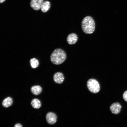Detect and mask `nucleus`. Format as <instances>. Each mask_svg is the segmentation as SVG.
Masks as SVG:
<instances>
[{"label": "nucleus", "mask_w": 127, "mask_h": 127, "mask_svg": "<svg viewBox=\"0 0 127 127\" xmlns=\"http://www.w3.org/2000/svg\"><path fill=\"white\" fill-rule=\"evenodd\" d=\"M81 27L84 33L87 34H92L94 32L95 29L94 20L91 16H86L82 21Z\"/></svg>", "instance_id": "nucleus-2"}, {"label": "nucleus", "mask_w": 127, "mask_h": 127, "mask_svg": "<svg viewBox=\"0 0 127 127\" xmlns=\"http://www.w3.org/2000/svg\"><path fill=\"white\" fill-rule=\"evenodd\" d=\"M31 90L32 93L34 95H38L40 94L42 91V88L39 85H35L32 86Z\"/></svg>", "instance_id": "nucleus-10"}, {"label": "nucleus", "mask_w": 127, "mask_h": 127, "mask_svg": "<svg viewBox=\"0 0 127 127\" xmlns=\"http://www.w3.org/2000/svg\"><path fill=\"white\" fill-rule=\"evenodd\" d=\"M50 7V4L49 2L46 1L43 2L41 6L40 9L43 12H45L49 10Z\"/></svg>", "instance_id": "nucleus-11"}, {"label": "nucleus", "mask_w": 127, "mask_h": 127, "mask_svg": "<svg viewBox=\"0 0 127 127\" xmlns=\"http://www.w3.org/2000/svg\"><path fill=\"white\" fill-rule=\"evenodd\" d=\"M31 104L34 108L38 109L41 106V103L40 100L38 99L35 98L32 101Z\"/></svg>", "instance_id": "nucleus-12"}, {"label": "nucleus", "mask_w": 127, "mask_h": 127, "mask_svg": "<svg viewBox=\"0 0 127 127\" xmlns=\"http://www.w3.org/2000/svg\"><path fill=\"white\" fill-rule=\"evenodd\" d=\"M122 106L118 102L112 104L110 107V109L111 112L115 114L119 113L121 110Z\"/></svg>", "instance_id": "nucleus-5"}, {"label": "nucleus", "mask_w": 127, "mask_h": 127, "mask_svg": "<svg viewBox=\"0 0 127 127\" xmlns=\"http://www.w3.org/2000/svg\"><path fill=\"white\" fill-rule=\"evenodd\" d=\"M5 0H0V3H2L3 2H4Z\"/></svg>", "instance_id": "nucleus-16"}, {"label": "nucleus", "mask_w": 127, "mask_h": 127, "mask_svg": "<svg viewBox=\"0 0 127 127\" xmlns=\"http://www.w3.org/2000/svg\"><path fill=\"white\" fill-rule=\"evenodd\" d=\"M78 39L77 36L76 34L71 33L68 36L67 40L69 44H75L76 42Z\"/></svg>", "instance_id": "nucleus-8"}, {"label": "nucleus", "mask_w": 127, "mask_h": 127, "mask_svg": "<svg viewBox=\"0 0 127 127\" xmlns=\"http://www.w3.org/2000/svg\"><path fill=\"white\" fill-rule=\"evenodd\" d=\"M66 56V54L63 50L57 48L54 50L51 55V60L55 64H60L65 61Z\"/></svg>", "instance_id": "nucleus-1"}, {"label": "nucleus", "mask_w": 127, "mask_h": 127, "mask_svg": "<svg viewBox=\"0 0 127 127\" xmlns=\"http://www.w3.org/2000/svg\"><path fill=\"white\" fill-rule=\"evenodd\" d=\"M53 79L54 82L56 83L61 84L64 81V77L62 73L58 72L56 73L54 75Z\"/></svg>", "instance_id": "nucleus-7"}, {"label": "nucleus", "mask_w": 127, "mask_h": 127, "mask_svg": "<svg viewBox=\"0 0 127 127\" xmlns=\"http://www.w3.org/2000/svg\"><path fill=\"white\" fill-rule=\"evenodd\" d=\"M43 2V0H31L30 2V5L34 10H38L40 8Z\"/></svg>", "instance_id": "nucleus-6"}, {"label": "nucleus", "mask_w": 127, "mask_h": 127, "mask_svg": "<svg viewBox=\"0 0 127 127\" xmlns=\"http://www.w3.org/2000/svg\"><path fill=\"white\" fill-rule=\"evenodd\" d=\"M123 97L124 99L127 102V91H125L123 93Z\"/></svg>", "instance_id": "nucleus-14"}, {"label": "nucleus", "mask_w": 127, "mask_h": 127, "mask_svg": "<svg viewBox=\"0 0 127 127\" xmlns=\"http://www.w3.org/2000/svg\"><path fill=\"white\" fill-rule=\"evenodd\" d=\"M15 127H22V126L21 124L20 123H17L16 124L15 126Z\"/></svg>", "instance_id": "nucleus-15"}, {"label": "nucleus", "mask_w": 127, "mask_h": 127, "mask_svg": "<svg viewBox=\"0 0 127 127\" xmlns=\"http://www.w3.org/2000/svg\"><path fill=\"white\" fill-rule=\"evenodd\" d=\"M30 63L32 67L35 68L37 67L39 64V62L35 58H33L31 59L30 60Z\"/></svg>", "instance_id": "nucleus-13"}, {"label": "nucleus", "mask_w": 127, "mask_h": 127, "mask_svg": "<svg viewBox=\"0 0 127 127\" xmlns=\"http://www.w3.org/2000/svg\"><path fill=\"white\" fill-rule=\"evenodd\" d=\"M46 117L47 122L49 124H54L56 122L57 116L53 112H48L47 114Z\"/></svg>", "instance_id": "nucleus-4"}, {"label": "nucleus", "mask_w": 127, "mask_h": 127, "mask_svg": "<svg viewBox=\"0 0 127 127\" xmlns=\"http://www.w3.org/2000/svg\"><path fill=\"white\" fill-rule=\"evenodd\" d=\"M13 103V100L10 97H8L4 99L3 101L2 104L5 107H8L11 106Z\"/></svg>", "instance_id": "nucleus-9"}, {"label": "nucleus", "mask_w": 127, "mask_h": 127, "mask_svg": "<svg viewBox=\"0 0 127 127\" xmlns=\"http://www.w3.org/2000/svg\"><path fill=\"white\" fill-rule=\"evenodd\" d=\"M87 86L89 90L91 93H98L100 90V87L98 82L96 79H91L87 81Z\"/></svg>", "instance_id": "nucleus-3"}]
</instances>
